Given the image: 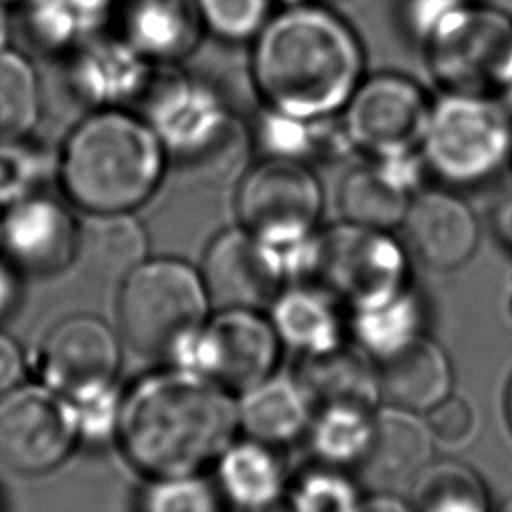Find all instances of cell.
Instances as JSON below:
<instances>
[{
  "instance_id": "obj_1",
  "label": "cell",
  "mask_w": 512,
  "mask_h": 512,
  "mask_svg": "<svg viewBox=\"0 0 512 512\" xmlns=\"http://www.w3.org/2000/svg\"><path fill=\"white\" fill-rule=\"evenodd\" d=\"M358 28L322 0H286L248 44L258 106L318 120L338 116L368 72Z\"/></svg>"
},
{
  "instance_id": "obj_2",
  "label": "cell",
  "mask_w": 512,
  "mask_h": 512,
  "mask_svg": "<svg viewBox=\"0 0 512 512\" xmlns=\"http://www.w3.org/2000/svg\"><path fill=\"white\" fill-rule=\"evenodd\" d=\"M236 394L182 366L164 364L120 394L114 440L146 480L202 474L236 438Z\"/></svg>"
},
{
  "instance_id": "obj_3",
  "label": "cell",
  "mask_w": 512,
  "mask_h": 512,
  "mask_svg": "<svg viewBox=\"0 0 512 512\" xmlns=\"http://www.w3.org/2000/svg\"><path fill=\"white\" fill-rule=\"evenodd\" d=\"M168 168L166 148L134 108L88 110L56 162L64 196L88 214L138 210L158 192Z\"/></svg>"
},
{
  "instance_id": "obj_4",
  "label": "cell",
  "mask_w": 512,
  "mask_h": 512,
  "mask_svg": "<svg viewBox=\"0 0 512 512\" xmlns=\"http://www.w3.org/2000/svg\"><path fill=\"white\" fill-rule=\"evenodd\" d=\"M134 110L156 132L170 164L200 178L224 176L252 148L248 124L224 94L182 64L154 66Z\"/></svg>"
},
{
  "instance_id": "obj_5",
  "label": "cell",
  "mask_w": 512,
  "mask_h": 512,
  "mask_svg": "<svg viewBox=\"0 0 512 512\" xmlns=\"http://www.w3.org/2000/svg\"><path fill=\"white\" fill-rule=\"evenodd\" d=\"M210 314L212 302L198 266L174 256H150L118 284L120 336L138 354L164 364Z\"/></svg>"
},
{
  "instance_id": "obj_6",
  "label": "cell",
  "mask_w": 512,
  "mask_h": 512,
  "mask_svg": "<svg viewBox=\"0 0 512 512\" xmlns=\"http://www.w3.org/2000/svg\"><path fill=\"white\" fill-rule=\"evenodd\" d=\"M418 154L440 186L486 184L512 162V110L492 94L436 92Z\"/></svg>"
},
{
  "instance_id": "obj_7",
  "label": "cell",
  "mask_w": 512,
  "mask_h": 512,
  "mask_svg": "<svg viewBox=\"0 0 512 512\" xmlns=\"http://www.w3.org/2000/svg\"><path fill=\"white\" fill-rule=\"evenodd\" d=\"M436 92L500 96L512 78V16L464 0L418 48Z\"/></svg>"
},
{
  "instance_id": "obj_8",
  "label": "cell",
  "mask_w": 512,
  "mask_h": 512,
  "mask_svg": "<svg viewBox=\"0 0 512 512\" xmlns=\"http://www.w3.org/2000/svg\"><path fill=\"white\" fill-rule=\"evenodd\" d=\"M324 210V188L312 164L258 156L238 178L234 214L238 226L276 248L286 260L316 232Z\"/></svg>"
},
{
  "instance_id": "obj_9",
  "label": "cell",
  "mask_w": 512,
  "mask_h": 512,
  "mask_svg": "<svg viewBox=\"0 0 512 512\" xmlns=\"http://www.w3.org/2000/svg\"><path fill=\"white\" fill-rule=\"evenodd\" d=\"M302 280L326 288L352 310L410 286L408 250L390 230L342 220L312 236Z\"/></svg>"
},
{
  "instance_id": "obj_10",
  "label": "cell",
  "mask_w": 512,
  "mask_h": 512,
  "mask_svg": "<svg viewBox=\"0 0 512 512\" xmlns=\"http://www.w3.org/2000/svg\"><path fill=\"white\" fill-rule=\"evenodd\" d=\"M434 94L412 74L368 70L338 114L354 154L370 160L418 154Z\"/></svg>"
},
{
  "instance_id": "obj_11",
  "label": "cell",
  "mask_w": 512,
  "mask_h": 512,
  "mask_svg": "<svg viewBox=\"0 0 512 512\" xmlns=\"http://www.w3.org/2000/svg\"><path fill=\"white\" fill-rule=\"evenodd\" d=\"M282 348L262 310L218 308L170 364L194 370L240 394L276 372Z\"/></svg>"
},
{
  "instance_id": "obj_12",
  "label": "cell",
  "mask_w": 512,
  "mask_h": 512,
  "mask_svg": "<svg viewBox=\"0 0 512 512\" xmlns=\"http://www.w3.org/2000/svg\"><path fill=\"white\" fill-rule=\"evenodd\" d=\"M80 442L72 400L42 382L18 384L0 396V464L18 474L58 468Z\"/></svg>"
},
{
  "instance_id": "obj_13",
  "label": "cell",
  "mask_w": 512,
  "mask_h": 512,
  "mask_svg": "<svg viewBox=\"0 0 512 512\" xmlns=\"http://www.w3.org/2000/svg\"><path fill=\"white\" fill-rule=\"evenodd\" d=\"M120 338L94 314L60 318L38 346L40 382L74 404L112 390L122 364Z\"/></svg>"
},
{
  "instance_id": "obj_14",
  "label": "cell",
  "mask_w": 512,
  "mask_h": 512,
  "mask_svg": "<svg viewBox=\"0 0 512 512\" xmlns=\"http://www.w3.org/2000/svg\"><path fill=\"white\" fill-rule=\"evenodd\" d=\"M198 270L214 310L268 308L288 282L278 250L238 224L210 240Z\"/></svg>"
},
{
  "instance_id": "obj_15",
  "label": "cell",
  "mask_w": 512,
  "mask_h": 512,
  "mask_svg": "<svg viewBox=\"0 0 512 512\" xmlns=\"http://www.w3.org/2000/svg\"><path fill=\"white\" fill-rule=\"evenodd\" d=\"M0 248L22 272L60 274L78 260L80 226L64 204L36 192L4 208Z\"/></svg>"
},
{
  "instance_id": "obj_16",
  "label": "cell",
  "mask_w": 512,
  "mask_h": 512,
  "mask_svg": "<svg viewBox=\"0 0 512 512\" xmlns=\"http://www.w3.org/2000/svg\"><path fill=\"white\" fill-rule=\"evenodd\" d=\"M418 262L436 272L464 266L480 242V224L468 202L448 186L420 188L398 226Z\"/></svg>"
},
{
  "instance_id": "obj_17",
  "label": "cell",
  "mask_w": 512,
  "mask_h": 512,
  "mask_svg": "<svg viewBox=\"0 0 512 512\" xmlns=\"http://www.w3.org/2000/svg\"><path fill=\"white\" fill-rule=\"evenodd\" d=\"M66 58L70 94L88 110L136 106L154 70L116 32L88 36Z\"/></svg>"
},
{
  "instance_id": "obj_18",
  "label": "cell",
  "mask_w": 512,
  "mask_h": 512,
  "mask_svg": "<svg viewBox=\"0 0 512 512\" xmlns=\"http://www.w3.org/2000/svg\"><path fill=\"white\" fill-rule=\"evenodd\" d=\"M436 438L420 412L378 404L374 432L366 456L358 464V480L370 492H402L434 460Z\"/></svg>"
},
{
  "instance_id": "obj_19",
  "label": "cell",
  "mask_w": 512,
  "mask_h": 512,
  "mask_svg": "<svg viewBox=\"0 0 512 512\" xmlns=\"http://www.w3.org/2000/svg\"><path fill=\"white\" fill-rule=\"evenodd\" d=\"M422 176L428 174L420 154L362 158L340 180L338 208L342 220L380 230L398 228L410 198L420 190Z\"/></svg>"
},
{
  "instance_id": "obj_20",
  "label": "cell",
  "mask_w": 512,
  "mask_h": 512,
  "mask_svg": "<svg viewBox=\"0 0 512 512\" xmlns=\"http://www.w3.org/2000/svg\"><path fill=\"white\" fill-rule=\"evenodd\" d=\"M116 34L154 66L184 64L206 38L196 0H118Z\"/></svg>"
},
{
  "instance_id": "obj_21",
  "label": "cell",
  "mask_w": 512,
  "mask_h": 512,
  "mask_svg": "<svg viewBox=\"0 0 512 512\" xmlns=\"http://www.w3.org/2000/svg\"><path fill=\"white\" fill-rule=\"evenodd\" d=\"M346 308L326 288L298 280L284 286L268 306V318L284 348L304 356L332 352L346 344L350 334Z\"/></svg>"
},
{
  "instance_id": "obj_22",
  "label": "cell",
  "mask_w": 512,
  "mask_h": 512,
  "mask_svg": "<svg viewBox=\"0 0 512 512\" xmlns=\"http://www.w3.org/2000/svg\"><path fill=\"white\" fill-rule=\"evenodd\" d=\"M214 486L238 512H272L284 504L290 478L278 446L244 436L214 462Z\"/></svg>"
},
{
  "instance_id": "obj_23",
  "label": "cell",
  "mask_w": 512,
  "mask_h": 512,
  "mask_svg": "<svg viewBox=\"0 0 512 512\" xmlns=\"http://www.w3.org/2000/svg\"><path fill=\"white\" fill-rule=\"evenodd\" d=\"M374 362L380 404L426 414L452 394L454 366L450 356L426 334Z\"/></svg>"
},
{
  "instance_id": "obj_24",
  "label": "cell",
  "mask_w": 512,
  "mask_h": 512,
  "mask_svg": "<svg viewBox=\"0 0 512 512\" xmlns=\"http://www.w3.org/2000/svg\"><path fill=\"white\" fill-rule=\"evenodd\" d=\"M238 430L270 446H286L308 432L314 404L294 376L274 372L236 394Z\"/></svg>"
},
{
  "instance_id": "obj_25",
  "label": "cell",
  "mask_w": 512,
  "mask_h": 512,
  "mask_svg": "<svg viewBox=\"0 0 512 512\" xmlns=\"http://www.w3.org/2000/svg\"><path fill=\"white\" fill-rule=\"evenodd\" d=\"M80 226V252L86 268L100 280L122 282L148 254V232L134 212L90 214Z\"/></svg>"
},
{
  "instance_id": "obj_26",
  "label": "cell",
  "mask_w": 512,
  "mask_h": 512,
  "mask_svg": "<svg viewBox=\"0 0 512 512\" xmlns=\"http://www.w3.org/2000/svg\"><path fill=\"white\" fill-rule=\"evenodd\" d=\"M298 380L314 408L328 402H356L374 408L380 404L374 358L348 342L326 354L304 356Z\"/></svg>"
},
{
  "instance_id": "obj_27",
  "label": "cell",
  "mask_w": 512,
  "mask_h": 512,
  "mask_svg": "<svg viewBox=\"0 0 512 512\" xmlns=\"http://www.w3.org/2000/svg\"><path fill=\"white\" fill-rule=\"evenodd\" d=\"M348 328L370 358L380 360L422 336V302L410 286L348 310Z\"/></svg>"
},
{
  "instance_id": "obj_28",
  "label": "cell",
  "mask_w": 512,
  "mask_h": 512,
  "mask_svg": "<svg viewBox=\"0 0 512 512\" xmlns=\"http://www.w3.org/2000/svg\"><path fill=\"white\" fill-rule=\"evenodd\" d=\"M376 408L356 402L316 406L306 436L318 462L346 470L358 468L372 440Z\"/></svg>"
},
{
  "instance_id": "obj_29",
  "label": "cell",
  "mask_w": 512,
  "mask_h": 512,
  "mask_svg": "<svg viewBox=\"0 0 512 512\" xmlns=\"http://www.w3.org/2000/svg\"><path fill=\"white\" fill-rule=\"evenodd\" d=\"M414 512H490L480 474L456 460H432L410 486Z\"/></svg>"
},
{
  "instance_id": "obj_30",
  "label": "cell",
  "mask_w": 512,
  "mask_h": 512,
  "mask_svg": "<svg viewBox=\"0 0 512 512\" xmlns=\"http://www.w3.org/2000/svg\"><path fill=\"white\" fill-rule=\"evenodd\" d=\"M40 82L30 58L16 48H0V138L22 140L40 116Z\"/></svg>"
},
{
  "instance_id": "obj_31",
  "label": "cell",
  "mask_w": 512,
  "mask_h": 512,
  "mask_svg": "<svg viewBox=\"0 0 512 512\" xmlns=\"http://www.w3.org/2000/svg\"><path fill=\"white\" fill-rule=\"evenodd\" d=\"M364 486L346 468L316 464L290 480L286 512H362Z\"/></svg>"
},
{
  "instance_id": "obj_32",
  "label": "cell",
  "mask_w": 512,
  "mask_h": 512,
  "mask_svg": "<svg viewBox=\"0 0 512 512\" xmlns=\"http://www.w3.org/2000/svg\"><path fill=\"white\" fill-rule=\"evenodd\" d=\"M282 0H196L206 36L248 46L274 16Z\"/></svg>"
},
{
  "instance_id": "obj_33",
  "label": "cell",
  "mask_w": 512,
  "mask_h": 512,
  "mask_svg": "<svg viewBox=\"0 0 512 512\" xmlns=\"http://www.w3.org/2000/svg\"><path fill=\"white\" fill-rule=\"evenodd\" d=\"M222 504L214 480L196 474L148 480L140 498V512H220Z\"/></svg>"
},
{
  "instance_id": "obj_34",
  "label": "cell",
  "mask_w": 512,
  "mask_h": 512,
  "mask_svg": "<svg viewBox=\"0 0 512 512\" xmlns=\"http://www.w3.org/2000/svg\"><path fill=\"white\" fill-rule=\"evenodd\" d=\"M44 174L42 158L20 140L0 138V206L36 194V186Z\"/></svg>"
},
{
  "instance_id": "obj_35",
  "label": "cell",
  "mask_w": 512,
  "mask_h": 512,
  "mask_svg": "<svg viewBox=\"0 0 512 512\" xmlns=\"http://www.w3.org/2000/svg\"><path fill=\"white\" fill-rule=\"evenodd\" d=\"M424 416L436 438V444H444L450 448L468 444L478 430V412L474 404L454 392L448 394Z\"/></svg>"
},
{
  "instance_id": "obj_36",
  "label": "cell",
  "mask_w": 512,
  "mask_h": 512,
  "mask_svg": "<svg viewBox=\"0 0 512 512\" xmlns=\"http://www.w3.org/2000/svg\"><path fill=\"white\" fill-rule=\"evenodd\" d=\"M464 0H396V24L404 38L420 48L432 30Z\"/></svg>"
},
{
  "instance_id": "obj_37",
  "label": "cell",
  "mask_w": 512,
  "mask_h": 512,
  "mask_svg": "<svg viewBox=\"0 0 512 512\" xmlns=\"http://www.w3.org/2000/svg\"><path fill=\"white\" fill-rule=\"evenodd\" d=\"M26 358L22 346L0 330V396L16 388L24 376Z\"/></svg>"
},
{
  "instance_id": "obj_38",
  "label": "cell",
  "mask_w": 512,
  "mask_h": 512,
  "mask_svg": "<svg viewBox=\"0 0 512 512\" xmlns=\"http://www.w3.org/2000/svg\"><path fill=\"white\" fill-rule=\"evenodd\" d=\"M20 298V286L10 264L0 262V320L8 316Z\"/></svg>"
},
{
  "instance_id": "obj_39",
  "label": "cell",
  "mask_w": 512,
  "mask_h": 512,
  "mask_svg": "<svg viewBox=\"0 0 512 512\" xmlns=\"http://www.w3.org/2000/svg\"><path fill=\"white\" fill-rule=\"evenodd\" d=\"M362 512H414V508L398 492H370Z\"/></svg>"
},
{
  "instance_id": "obj_40",
  "label": "cell",
  "mask_w": 512,
  "mask_h": 512,
  "mask_svg": "<svg viewBox=\"0 0 512 512\" xmlns=\"http://www.w3.org/2000/svg\"><path fill=\"white\" fill-rule=\"evenodd\" d=\"M10 6L0 2V48L8 46L12 38V14L8 12Z\"/></svg>"
},
{
  "instance_id": "obj_41",
  "label": "cell",
  "mask_w": 512,
  "mask_h": 512,
  "mask_svg": "<svg viewBox=\"0 0 512 512\" xmlns=\"http://www.w3.org/2000/svg\"><path fill=\"white\" fill-rule=\"evenodd\" d=\"M500 98L506 102V106L512 110V78L508 80V84H506V88L502 90V94H500Z\"/></svg>"
},
{
  "instance_id": "obj_42",
  "label": "cell",
  "mask_w": 512,
  "mask_h": 512,
  "mask_svg": "<svg viewBox=\"0 0 512 512\" xmlns=\"http://www.w3.org/2000/svg\"><path fill=\"white\" fill-rule=\"evenodd\" d=\"M506 412H508V420H510V424H512V380H510L508 394H506Z\"/></svg>"
},
{
  "instance_id": "obj_43",
  "label": "cell",
  "mask_w": 512,
  "mask_h": 512,
  "mask_svg": "<svg viewBox=\"0 0 512 512\" xmlns=\"http://www.w3.org/2000/svg\"><path fill=\"white\" fill-rule=\"evenodd\" d=\"M498 512H512V496H510V498L500 506V510H498Z\"/></svg>"
},
{
  "instance_id": "obj_44",
  "label": "cell",
  "mask_w": 512,
  "mask_h": 512,
  "mask_svg": "<svg viewBox=\"0 0 512 512\" xmlns=\"http://www.w3.org/2000/svg\"><path fill=\"white\" fill-rule=\"evenodd\" d=\"M2 4H6V6H16V4H20L22 0H0Z\"/></svg>"
},
{
  "instance_id": "obj_45",
  "label": "cell",
  "mask_w": 512,
  "mask_h": 512,
  "mask_svg": "<svg viewBox=\"0 0 512 512\" xmlns=\"http://www.w3.org/2000/svg\"><path fill=\"white\" fill-rule=\"evenodd\" d=\"M0 512H2V502H0Z\"/></svg>"
}]
</instances>
